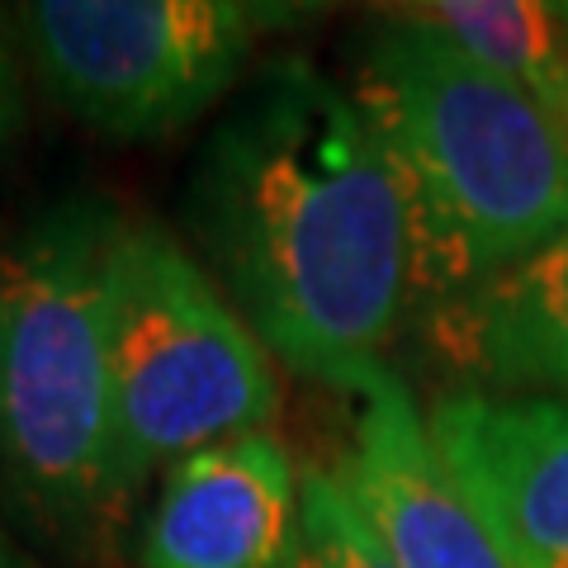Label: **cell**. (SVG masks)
Returning <instances> with one entry per match:
<instances>
[{"label": "cell", "instance_id": "obj_11", "mask_svg": "<svg viewBox=\"0 0 568 568\" xmlns=\"http://www.w3.org/2000/svg\"><path fill=\"white\" fill-rule=\"evenodd\" d=\"M284 568H394V559L355 517L346 493L323 469H304V511H298V540Z\"/></svg>", "mask_w": 568, "mask_h": 568}, {"label": "cell", "instance_id": "obj_14", "mask_svg": "<svg viewBox=\"0 0 568 568\" xmlns=\"http://www.w3.org/2000/svg\"><path fill=\"white\" fill-rule=\"evenodd\" d=\"M559 14H564V29H568V6H559Z\"/></svg>", "mask_w": 568, "mask_h": 568}, {"label": "cell", "instance_id": "obj_2", "mask_svg": "<svg viewBox=\"0 0 568 568\" xmlns=\"http://www.w3.org/2000/svg\"><path fill=\"white\" fill-rule=\"evenodd\" d=\"M351 95L398 162L417 290H484L568 227V133L407 10L351 48Z\"/></svg>", "mask_w": 568, "mask_h": 568}, {"label": "cell", "instance_id": "obj_1", "mask_svg": "<svg viewBox=\"0 0 568 568\" xmlns=\"http://www.w3.org/2000/svg\"><path fill=\"white\" fill-rule=\"evenodd\" d=\"M204 271L294 375L351 388L379 369L417 290L413 209L379 129L323 67L242 81L185 181Z\"/></svg>", "mask_w": 568, "mask_h": 568}, {"label": "cell", "instance_id": "obj_10", "mask_svg": "<svg viewBox=\"0 0 568 568\" xmlns=\"http://www.w3.org/2000/svg\"><path fill=\"white\" fill-rule=\"evenodd\" d=\"M497 81L517 85L568 133V29L540 0H426L403 6Z\"/></svg>", "mask_w": 568, "mask_h": 568}, {"label": "cell", "instance_id": "obj_7", "mask_svg": "<svg viewBox=\"0 0 568 568\" xmlns=\"http://www.w3.org/2000/svg\"><path fill=\"white\" fill-rule=\"evenodd\" d=\"M426 432L517 568H568V398L450 394Z\"/></svg>", "mask_w": 568, "mask_h": 568}, {"label": "cell", "instance_id": "obj_6", "mask_svg": "<svg viewBox=\"0 0 568 568\" xmlns=\"http://www.w3.org/2000/svg\"><path fill=\"white\" fill-rule=\"evenodd\" d=\"M351 394L361 413L332 478L394 568H517L440 465L422 407L394 369H369Z\"/></svg>", "mask_w": 568, "mask_h": 568}, {"label": "cell", "instance_id": "obj_12", "mask_svg": "<svg viewBox=\"0 0 568 568\" xmlns=\"http://www.w3.org/2000/svg\"><path fill=\"white\" fill-rule=\"evenodd\" d=\"M20 129H24L20 67H14V52H10V39H6V24H0V152L10 148Z\"/></svg>", "mask_w": 568, "mask_h": 568}, {"label": "cell", "instance_id": "obj_8", "mask_svg": "<svg viewBox=\"0 0 568 568\" xmlns=\"http://www.w3.org/2000/svg\"><path fill=\"white\" fill-rule=\"evenodd\" d=\"M304 469L271 432L171 459L138 540L142 568H284L298 540Z\"/></svg>", "mask_w": 568, "mask_h": 568}, {"label": "cell", "instance_id": "obj_3", "mask_svg": "<svg viewBox=\"0 0 568 568\" xmlns=\"http://www.w3.org/2000/svg\"><path fill=\"white\" fill-rule=\"evenodd\" d=\"M123 213L67 194L0 246V478L58 530L119 517L110 256Z\"/></svg>", "mask_w": 568, "mask_h": 568}, {"label": "cell", "instance_id": "obj_13", "mask_svg": "<svg viewBox=\"0 0 568 568\" xmlns=\"http://www.w3.org/2000/svg\"><path fill=\"white\" fill-rule=\"evenodd\" d=\"M0 568H24L20 559H14V549H10L6 540H0Z\"/></svg>", "mask_w": 568, "mask_h": 568}, {"label": "cell", "instance_id": "obj_4", "mask_svg": "<svg viewBox=\"0 0 568 568\" xmlns=\"http://www.w3.org/2000/svg\"><path fill=\"white\" fill-rule=\"evenodd\" d=\"M110 394L123 493L190 450L271 432L280 413L275 355L148 219L123 223L110 256Z\"/></svg>", "mask_w": 568, "mask_h": 568}, {"label": "cell", "instance_id": "obj_9", "mask_svg": "<svg viewBox=\"0 0 568 568\" xmlns=\"http://www.w3.org/2000/svg\"><path fill=\"white\" fill-rule=\"evenodd\" d=\"M459 351L488 379L568 394V227L459 304Z\"/></svg>", "mask_w": 568, "mask_h": 568}, {"label": "cell", "instance_id": "obj_5", "mask_svg": "<svg viewBox=\"0 0 568 568\" xmlns=\"http://www.w3.org/2000/svg\"><path fill=\"white\" fill-rule=\"evenodd\" d=\"M280 24H290L284 6L246 0H39L20 10L52 100L123 142L181 133L219 110Z\"/></svg>", "mask_w": 568, "mask_h": 568}]
</instances>
